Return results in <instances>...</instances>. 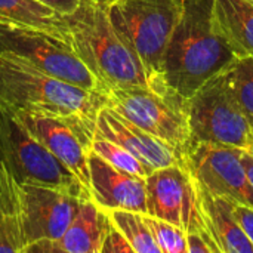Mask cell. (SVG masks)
Segmentation results:
<instances>
[{
	"label": "cell",
	"mask_w": 253,
	"mask_h": 253,
	"mask_svg": "<svg viewBox=\"0 0 253 253\" xmlns=\"http://www.w3.org/2000/svg\"><path fill=\"white\" fill-rule=\"evenodd\" d=\"M0 105L21 114L62 119L92 145L105 98L102 90L83 89L0 53Z\"/></svg>",
	"instance_id": "cell-1"
},
{
	"label": "cell",
	"mask_w": 253,
	"mask_h": 253,
	"mask_svg": "<svg viewBox=\"0 0 253 253\" xmlns=\"http://www.w3.org/2000/svg\"><path fill=\"white\" fill-rule=\"evenodd\" d=\"M213 1L184 0L182 13L166 47L163 79L185 98H191L236 59L215 30Z\"/></svg>",
	"instance_id": "cell-2"
},
{
	"label": "cell",
	"mask_w": 253,
	"mask_h": 253,
	"mask_svg": "<svg viewBox=\"0 0 253 253\" xmlns=\"http://www.w3.org/2000/svg\"><path fill=\"white\" fill-rule=\"evenodd\" d=\"M67 40L76 55L101 83L108 87L148 84L145 70L116 30L108 10V0H80L64 15Z\"/></svg>",
	"instance_id": "cell-3"
},
{
	"label": "cell",
	"mask_w": 253,
	"mask_h": 253,
	"mask_svg": "<svg viewBox=\"0 0 253 253\" xmlns=\"http://www.w3.org/2000/svg\"><path fill=\"white\" fill-rule=\"evenodd\" d=\"M182 6L184 0H108L111 21L138 55L151 86L168 84L163 59Z\"/></svg>",
	"instance_id": "cell-4"
},
{
	"label": "cell",
	"mask_w": 253,
	"mask_h": 253,
	"mask_svg": "<svg viewBox=\"0 0 253 253\" xmlns=\"http://www.w3.org/2000/svg\"><path fill=\"white\" fill-rule=\"evenodd\" d=\"M102 92L107 107L169 144L182 157L190 145V98L169 84L120 86Z\"/></svg>",
	"instance_id": "cell-5"
},
{
	"label": "cell",
	"mask_w": 253,
	"mask_h": 253,
	"mask_svg": "<svg viewBox=\"0 0 253 253\" xmlns=\"http://www.w3.org/2000/svg\"><path fill=\"white\" fill-rule=\"evenodd\" d=\"M190 144H213L252 150V123L224 71L208 80L190 98Z\"/></svg>",
	"instance_id": "cell-6"
},
{
	"label": "cell",
	"mask_w": 253,
	"mask_h": 253,
	"mask_svg": "<svg viewBox=\"0 0 253 253\" xmlns=\"http://www.w3.org/2000/svg\"><path fill=\"white\" fill-rule=\"evenodd\" d=\"M0 53L12 55L37 70L87 90L101 92V83L76 55L71 44L47 31L0 21Z\"/></svg>",
	"instance_id": "cell-7"
},
{
	"label": "cell",
	"mask_w": 253,
	"mask_h": 253,
	"mask_svg": "<svg viewBox=\"0 0 253 253\" xmlns=\"http://www.w3.org/2000/svg\"><path fill=\"white\" fill-rule=\"evenodd\" d=\"M0 151L19 182L44 184L89 197L76 175L3 105H0Z\"/></svg>",
	"instance_id": "cell-8"
},
{
	"label": "cell",
	"mask_w": 253,
	"mask_h": 253,
	"mask_svg": "<svg viewBox=\"0 0 253 253\" xmlns=\"http://www.w3.org/2000/svg\"><path fill=\"white\" fill-rule=\"evenodd\" d=\"M145 184L147 215L178 225L187 234H209L196 179L185 166L156 169L145 178Z\"/></svg>",
	"instance_id": "cell-9"
},
{
	"label": "cell",
	"mask_w": 253,
	"mask_h": 253,
	"mask_svg": "<svg viewBox=\"0 0 253 253\" xmlns=\"http://www.w3.org/2000/svg\"><path fill=\"white\" fill-rule=\"evenodd\" d=\"M242 153V148L190 144L181 157V165L209 193L253 208V187L246 175Z\"/></svg>",
	"instance_id": "cell-10"
},
{
	"label": "cell",
	"mask_w": 253,
	"mask_h": 253,
	"mask_svg": "<svg viewBox=\"0 0 253 253\" xmlns=\"http://www.w3.org/2000/svg\"><path fill=\"white\" fill-rule=\"evenodd\" d=\"M19 185L27 246L39 240H59L86 199L44 184L19 182Z\"/></svg>",
	"instance_id": "cell-11"
},
{
	"label": "cell",
	"mask_w": 253,
	"mask_h": 253,
	"mask_svg": "<svg viewBox=\"0 0 253 253\" xmlns=\"http://www.w3.org/2000/svg\"><path fill=\"white\" fill-rule=\"evenodd\" d=\"M12 113L19 119V122L30 130V133L34 138H37L56 159H59L76 175L83 190L90 197V176H89L90 145L84 141V138L68 122L62 119L30 116L15 111Z\"/></svg>",
	"instance_id": "cell-12"
},
{
	"label": "cell",
	"mask_w": 253,
	"mask_h": 253,
	"mask_svg": "<svg viewBox=\"0 0 253 253\" xmlns=\"http://www.w3.org/2000/svg\"><path fill=\"white\" fill-rule=\"evenodd\" d=\"M95 136L119 144L153 170L181 165L182 162L181 154L173 147L141 129L107 105H104L98 113Z\"/></svg>",
	"instance_id": "cell-13"
},
{
	"label": "cell",
	"mask_w": 253,
	"mask_h": 253,
	"mask_svg": "<svg viewBox=\"0 0 253 253\" xmlns=\"http://www.w3.org/2000/svg\"><path fill=\"white\" fill-rule=\"evenodd\" d=\"M90 197L104 211L125 209L147 213L145 178L123 172L89 151Z\"/></svg>",
	"instance_id": "cell-14"
},
{
	"label": "cell",
	"mask_w": 253,
	"mask_h": 253,
	"mask_svg": "<svg viewBox=\"0 0 253 253\" xmlns=\"http://www.w3.org/2000/svg\"><path fill=\"white\" fill-rule=\"evenodd\" d=\"M197 184V182H196ZM200 205L209 234L221 253H253V245L234 215V203L200 187Z\"/></svg>",
	"instance_id": "cell-15"
},
{
	"label": "cell",
	"mask_w": 253,
	"mask_h": 253,
	"mask_svg": "<svg viewBox=\"0 0 253 253\" xmlns=\"http://www.w3.org/2000/svg\"><path fill=\"white\" fill-rule=\"evenodd\" d=\"M110 225L108 212L92 197L83 199L74 219L62 237L55 242V253H101Z\"/></svg>",
	"instance_id": "cell-16"
},
{
	"label": "cell",
	"mask_w": 253,
	"mask_h": 253,
	"mask_svg": "<svg viewBox=\"0 0 253 253\" xmlns=\"http://www.w3.org/2000/svg\"><path fill=\"white\" fill-rule=\"evenodd\" d=\"M21 185L0 151V252L24 253Z\"/></svg>",
	"instance_id": "cell-17"
},
{
	"label": "cell",
	"mask_w": 253,
	"mask_h": 253,
	"mask_svg": "<svg viewBox=\"0 0 253 253\" xmlns=\"http://www.w3.org/2000/svg\"><path fill=\"white\" fill-rule=\"evenodd\" d=\"M213 25L236 58L253 56V3L249 0H215Z\"/></svg>",
	"instance_id": "cell-18"
},
{
	"label": "cell",
	"mask_w": 253,
	"mask_h": 253,
	"mask_svg": "<svg viewBox=\"0 0 253 253\" xmlns=\"http://www.w3.org/2000/svg\"><path fill=\"white\" fill-rule=\"evenodd\" d=\"M0 21L43 30L67 40L64 15L40 0H0Z\"/></svg>",
	"instance_id": "cell-19"
},
{
	"label": "cell",
	"mask_w": 253,
	"mask_h": 253,
	"mask_svg": "<svg viewBox=\"0 0 253 253\" xmlns=\"http://www.w3.org/2000/svg\"><path fill=\"white\" fill-rule=\"evenodd\" d=\"M107 212L114 227L126 237L135 253H162L147 224V213L125 209H113Z\"/></svg>",
	"instance_id": "cell-20"
},
{
	"label": "cell",
	"mask_w": 253,
	"mask_h": 253,
	"mask_svg": "<svg viewBox=\"0 0 253 253\" xmlns=\"http://www.w3.org/2000/svg\"><path fill=\"white\" fill-rule=\"evenodd\" d=\"M224 74L253 125V56L236 58Z\"/></svg>",
	"instance_id": "cell-21"
},
{
	"label": "cell",
	"mask_w": 253,
	"mask_h": 253,
	"mask_svg": "<svg viewBox=\"0 0 253 253\" xmlns=\"http://www.w3.org/2000/svg\"><path fill=\"white\" fill-rule=\"evenodd\" d=\"M90 150L96 153L99 157H102L104 160H107L110 165H113L114 168L123 172H127L141 178H147L153 172L150 166H147L139 159H136L132 153H129L126 148L120 147L119 144L110 139L95 136L92 141Z\"/></svg>",
	"instance_id": "cell-22"
},
{
	"label": "cell",
	"mask_w": 253,
	"mask_h": 253,
	"mask_svg": "<svg viewBox=\"0 0 253 253\" xmlns=\"http://www.w3.org/2000/svg\"><path fill=\"white\" fill-rule=\"evenodd\" d=\"M147 224L162 253H188L187 233L168 221L145 215Z\"/></svg>",
	"instance_id": "cell-23"
},
{
	"label": "cell",
	"mask_w": 253,
	"mask_h": 253,
	"mask_svg": "<svg viewBox=\"0 0 253 253\" xmlns=\"http://www.w3.org/2000/svg\"><path fill=\"white\" fill-rule=\"evenodd\" d=\"M101 253H135V251L130 246V243L126 240V237L111 222V225L105 234V239H104V243L101 248Z\"/></svg>",
	"instance_id": "cell-24"
},
{
	"label": "cell",
	"mask_w": 253,
	"mask_h": 253,
	"mask_svg": "<svg viewBox=\"0 0 253 253\" xmlns=\"http://www.w3.org/2000/svg\"><path fill=\"white\" fill-rule=\"evenodd\" d=\"M234 215L242 230L245 231V234L253 245V208L234 203Z\"/></svg>",
	"instance_id": "cell-25"
},
{
	"label": "cell",
	"mask_w": 253,
	"mask_h": 253,
	"mask_svg": "<svg viewBox=\"0 0 253 253\" xmlns=\"http://www.w3.org/2000/svg\"><path fill=\"white\" fill-rule=\"evenodd\" d=\"M44 4H49L55 10H58L62 15L71 13L80 3V0H40Z\"/></svg>",
	"instance_id": "cell-26"
},
{
	"label": "cell",
	"mask_w": 253,
	"mask_h": 253,
	"mask_svg": "<svg viewBox=\"0 0 253 253\" xmlns=\"http://www.w3.org/2000/svg\"><path fill=\"white\" fill-rule=\"evenodd\" d=\"M242 162H243L246 175H248V178H249V181H251V184H252L253 187V148L252 150H243Z\"/></svg>",
	"instance_id": "cell-27"
},
{
	"label": "cell",
	"mask_w": 253,
	"mask_h": 253,
	"mask_svg": "<svg viewBox=\"0 0 253 253\" xmlns=\"http://www.w3.org/2000/svg\"><path fill=\"white\" fill-rule=\"evenodd\" d=\"M252 133H253V125H252Z\"/></svg>",
	"instance_id": "cell-28"
},
{
	"label": "cell",
	"mask_w": 253,
	"mask_h": 253,
	"mask_svg": "<svg viewBox=\"0 0 253 253\" xmlns=\"http://www.w3.org/2000/svg\"><path fill=\"white\" fill-rule=\"evenodd\" d=\"M249 1H252V3H253V0H249Z\"/></svg>",
	"instance_id": "cell-29"
}]
</instances>
